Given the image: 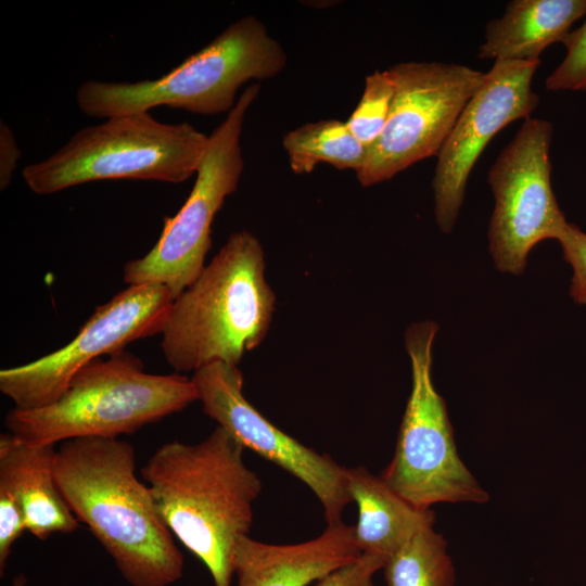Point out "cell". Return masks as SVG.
<instances>
[{
    "label": "cell",
    "mask_w": 586,
    "mask_h": 586,
    "mask_svg": "<svg viewBox=\"0 0 586 586\" xmlns=\"http://www.w3.org/2000/svg\"><path fill=\"white\" fill-rule=\"evenodd\" d=\"M26 583V578L23 574H20L15 579L13 586H24Z\"/></svg>",
    "instance_id": "obj_26"
},
{
    "label": "cell",
    "mask_w": 586,
    "mask_h": 586,
    "mask_svg": "<svg viewBox=\"0 0 586 586\" xmlns=\"http://www.w3.org/2000/svg\"><path fill=\"white\" fill-rule=\"evenodd\" d=\"M438 326L410 324L405 334L412 385L398 431L395 453L381 479L417 508L438 502L488 500L460 459L444 398L432 381V346Z\"/></svg>",
    "instance_id": "obj_7"
},
{
    "label": "cell",
    "mask_w": 586,
    "mask_h": 586,
    "mask_svg": "<svg viewBox=\"0 0 586 586\" xmlns=\"http://www.w3.org/2000/svg\"><path fill=\"white\" fill-rule=\"evenodd\" d=\"M207 141L189 123L129 113L81 128L50 156L25 166L22 175L39 195L99 180L180 183L196 174Z\"/></svg>",
    "instance_id": "obj_6"
},
{
    "label": "cell",
    "mask_w": 586,
    "mask_h": 586,
    "mask_svg": "<svg viewBox=\"0 0 586 586\" xmlns=\"http://www.w3.org/2000/svg\"><path fill=\"white\" fill-rule=\"evenodd\" d=\"M259 91L258 82L249 85L226 118L208 135L186 202L176 215L165 219L154 246L124 266L123 278L128 285L161 284L175 300L201 273L212 245L214 218L237 190L243 173L241 135L246 113Z\"/></svg>",
    "instance_id": "obj_8"
},
{
    "label": "cell",
    "mask_w": 586,
    "mask_h": 586,
    "mask_svg": "<svg viewBox=\"0 0 586 586\" xmlns=\"http://www.w3.org/2000/svg\"><path fill=\"white\" fill-rule=\"evenodd\" d=\"M55 456L54 444H29L10 432L0 436V489L18 502L27 531L41 540L78 527L55 481Z\"/></svg>",
    "instance_id": "obj_15"
},
{
    "label": "cell",
    "mask_w": 586,
    "mask_h": 586,
    "mask_svg": "<svg viewBox=\"0 0 586 586\" xmlns=\"http://www.w3.org/2000/svg\"><path fill=\"white\" fill-rule=\"evenodd\" d=\"M565 55L545 80L549 91L586 93V15L581 26L572 29L561 42Z\"/></svg>",
    "instance_id": "obj_21"
},
{
    "label": "cell",
    "mask_w": 586,
    "mask_h": 586,
    "mask_svg": "<svg viewBox=\"0 0 586 586\" xmlns=\"http://www.w3.org/2000/svg\"><path fill=\"white\" fill-rule=\"evenodd\" d=\"M586 15V0H513L504 15L489 21L477 58L494 61L539 60L562 42L572 25Z\"/></svg>",
    "instance_id": "obj_16"
},
{
    "label": "cell",
    "mask_w": 586,
    "mask_h": 586,
    "mask_svg": "<svg viewBox=\"0 0 586 586\" xmlns=\"http://www.w3.org/2000/svg\"><path fill=\"white\" fill-rule=\"evenodd\" d=\"M540 60L494 61L437 154L432 179L434 214L442 232L453 230L471 170L487 143L507 125L526 119L539 103L532 79Z\"/></svg>",
    "instance_id": "obj_13"
},
{
    "label": "cell",
    "mask_w": 586,
    "mask_h": 586,
    "mask_svg": "<svg viewBox=\"0 0 586 586\" xmlns=\"http://www.w3.org/2000/svg\"><path fill=\"white\" fill-rule=\"evenodd\" d=\"M383 570L386 586L455 585L446 540L433 526L416 533L387 559Z\"/></svg>",
    "instance_id": "obj_19"
},
{
    "label": "cell",
    "mask_w": 586,
    "mask_h": 586,
    "mask_svg": "<svg viewBox=\"0 0 586 586\" xmlns=\"http://www.w3.org/2000/svg\"><path fill=\"white\" fill-rule=\"evenodd\" d=\"M265 266L260 241L247 230L235 231L173 300L161 348L176 373L218 361L238 366L265 340L276 307Z\"/></svg>",
    "instance_id": "obj_3"
},
{
    "label": "cell",
    "mask_w": 586,
    "mask_h": 586,
    "mask_svg": "<svg viewBox=\"0 0 586 586\" xmlns=\"http://www.w3.org/2000/svg\"><path fill=\"white\" fill-rule=\"evenodd\" d=\"M286 62L284 48L265 24L245 15L162 77L87 80L78 87L76 102L87 116L104 119L162 105L200 115L229 113L244 84L277 76Z\"/></svg>",
    "instance_id": "obj_4"
},
{
    "label": "cell",
    "mask_w": 586,
    "mask_h": 586,
    "mask_svg": "<svg viewBox=\"0 0 586 586\" xmlns=\"http://www.w3.org/2000/svg\"><path fill=\"white\" fill-rule=\"evenodd\" d=\"M198 399L191 379L176 372L148 373L139 358L124 351L82 368L54 403L34 410L13 408L4 424L11 434L29 444L118 438Z\"/></svg>",
    "instance_id": "obj_5"
},
{
    "label": "cell",
    "mask_w": 586,
    "mask_h": 586,
    "mask_svg": "<svg viewBox=\"0 0 586 586\" xmlns=\"http://www.w3.org/2000/svg\"><path fill=\"white\" fill-rule=\"evenodd\" d=\"M387 72L394 95L387 123L368 148L358 182L370 187L437 156L485 73L456 63L402 62Z\"/></svg>",
    "instance_id": "obj_9"
},
{
    "label": "cell",
    "mask_w": 586,
    "mask_h": 586,
    "mask_svg": "<svg viewBox=\"0 0 586 586\" xmlns=\"http://www.w3.org/2000/svg\"><path fill=\"white\" fill-rule=\"evenodd\" d=\"M244 449L217 425L198 444H163L140 470L163 521L207 568L214 586H231L237 544L249 535L262 491Z\"/></svg>",
    "instance_id": "obj_2"
},
{
    "label": "cell",
    "mask_w": 586,
    "mask_h": 586,
    "mask_svg": "<svg viewBox=\"0 0 586 586\" xmlns=\"http://www.w3.org/2000/svg\"><path fill=\"white\" fill-rule=\"evenodd\" d=\"M203 411L244 448L305 483L322 505L327 524L342 521L352 501L346 468L330 456L303 445L267 420L243 395V374L238 366L214 362L191 378Z\"/></svg>",
    "instance_id": "obj_12"
},
{
    "label": "cell",
    "mask_w": 586,
    "mask_h": 586,
    "mask_svg": "<svg viewBox=\"0 0 586 586\" xmlns=\"http://www.w3.org/2000/svg\"><path fill=\"white\" fill-rule=\"evenodd\" d=\"M552 124L528 117L489 168L494 194L489 250L496 267L520 275L532 249L568 222L551 188Z\"/></svg>",
    "instance_id": "obj_11"
},
{
    "label": "cell",
    "mask_w": 586,
    "mask_h": 586,
    "mask_svg": "<svg viewBox=\"0 0 586 586\" xmlns=\"http://www.w3.org/2000/svg\"><path fill=\"white\" fill-rule=\"evenodd\" d=\"M22 152L9 125L0 120V190H7L13 179Z\"/></svg>",
    "instance_id": "obj_25"
},
{
    "label": "cell",
    "mask_w": 586,
    "mask_h": 586,
    "mask_svg": "<svg viewBox=\"0 0 586 586\" xmlns=\"http://www.w3.org/2000/svg\"><path fill=\"white\" fill-rule=\"evenodd\" d=\"M386 559L362 553L356 561L340 568L317 582L316 586H373L374 574L382 570Z\"/></svg>",
    "instance_id": "obj_23"
},
{
    "label": "cell",
    "mask_w": 586,
    "mask_h": 586,
    "mask_svg": "<svg viewBox=\"0 0 586 586\" xmlns=\"http://www.w3.org/2000/svg\"><path fill=\"white\" fill-rule=\"evenodd\" d=\"M557 241L561 246L563 259L573 270L571 297L575 303L586 305V232L568 221Z\"/></svg>",
    "instance_id": "obj_22"
},
{
    "label": "cell",
    "mask_w": 586,
    "mask_h": 586,
    "mask_svg": "<svg viewBox=\"0 0 586 586\" xmlns=\"http://www.w3.org/2000/svg\"><path fill=\"white\" fill-rule=\"evenodd\" d=\"M282 145L290 168L296 175L309 174L321 163L356 173L368 152L346 122L333 118L306 123L290 130L284 135Z\"/></svg>",
    "instance_id": "obj_18"
},
{
    "label": "cell",
    "mask_w": 586,
    "mask_h": 586,
    "mask_svg": "<svg viewBox=\"0 0 586 586\" xmlns=\"http://www.w3.org/2000/svg\"><path fill=\"white\" fill-rule=\"evenodd\" d=\"M58 487L131 586H169L183 556L136 474V450L119 438L80 437L56 449Z\"/></svg>",
    "instance_id": "obj_1"
},
{
    "label": "cell",
    "mask_w": 586,
    "mask_h": 586,
    "mask_svg": "<svg viewBox=\"0 0 586 586\" xmlns=\"http://www.w3.org/2000/svg\"><path fill=\"white\" fill-rule=\"evenodd\" d=\"M173 302L161 284L128 285L98 306L75 337L37 360L0 371V391L14 408L34 410L58 400L74 375L131 342L161 334Z\"/></svg>",
    "instance_id": "obj_10"
},
{
    "label": "cell",
    "mask_w": 586,
    "mask_h": 586,
    "mask_svg": "<svg viewBox=\"0 0 586 586\" xmlns=\"http://www.w3.org/2000/svg\"><path fill=\"white\" fill-rule=\"evenodd\" d=\"M393 95L394 84L387 69L375 71L366 76L362 94L346 124L367 149L384 130Z\"/></svg>",
    "instance_id": "obj_20"
},
{
    "label": "cell",
    "mask_w": 586,
    "mask_h": 586,
    "mask_svg": "<svg viewBox=\"0 0 586 586\" xmlns=\"http://www.w3.org/2000/svg\"><path fill=\"white\" fill-rule=\"evenodd\" d=\"M27 531L24 511L5 491L0 489V572L7 565L12 545Z\"/></svg>",
    "instance_id": "obj_24"
},
{
    "label": "cell",
    "mask_w": 586,
    "mask_h": 586,
    "mask_svg": "<svg viewBox=\"0 0 586 586\" xmlns=\"http://www.w3.org/2000/svg\"><path fill=\"white\" fill-rule=\"evenodd\" d=\"M347 487L358 508L354 526L362 553L387 559L420 530L434 525L432 509H420L365 467L346 468Z\"/></svg>",
    "instance_id": "obj_17"
},
{
    "label": "cell",
    "mask_w": 586,
    "mask_h": 586,
    "mask_svg": "<svg viewBox=\"0 0 586 586\" xmlns=\"http://www.w3.org/2000/svg\"><path fill=\"white\" fill-rule=\"evenodd\" d=\"M361 555L354 526L343 521L298 544L273 545L245 535L237 544L234 575L238 586H308Z\"/></svg>",
    "instance_id": "obj_14"
}]
</instances>
